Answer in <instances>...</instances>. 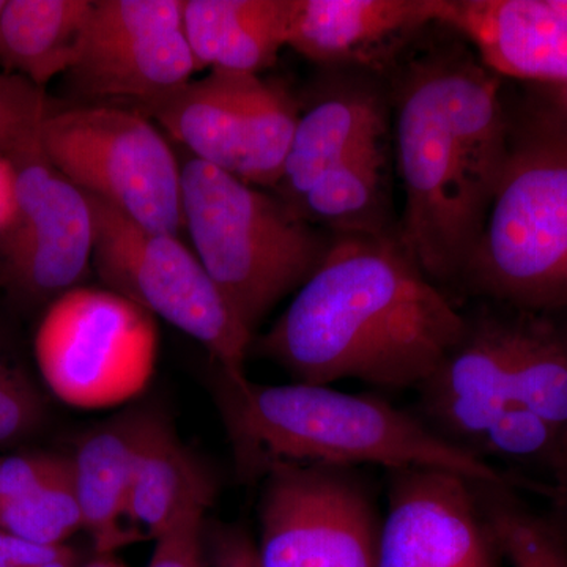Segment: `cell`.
<instances>
[{"instance_id": "8", "label": "cell", "mask_w": 567, "mask_h": 567, "mask_svg": "<svg viewBox=\"0 0 567 567\" xmlns=\"http://www.w3.org/2000/svg\"><path fill=\"white\" fill-rule=\"evenodd\" d=\"M33 350L55 398L74 409H111L151 382L158 328L151 312L122 295L78 286L52 300Z\"/></svg>"}, {"instance_id": "33", "label": "cell", "mask_w": 567, "mask_h": 567, "mask_svg": "<svg viewBox=\"0 0 567 567\" xmlns=\"http://www.w3.org/2000/svg\"><path fill=\"white\" fill-rule=\"evenodd\" d=\"M547 516L554 522L567 543V484L547 499Z\"/></svg>"}, {"instance_id": "24", "label": "cell", "mask_w": 567, "mask_h": 567, "mask_svg": "<svg viewBox=\"0 0 567 567\" xmlns=\"http://www.w3.org/2000/svg\"><path fill=\"white\" fill-rule=\"evenodd\" d=\"M84 528L71 458L40 486L0 506V529L41 546H63Z\"/></svg>"}, {"instance_id": "35", "label": "cell", "mask_w": 567, "mask_h": 567, "mask_svg": "<svg viewBox=\"0 0 567 567\" xmlns=\"http://www.w3.org/2000/svg\"><path fill=\"white\" fill-rule=\"evenodd\" d=\"M555 6L558 7V9H561L563 11H567V0H554Z\"/></svg>"}, {"instance_id": "29", "label": "cell", "mask_w": 567, "mask_h": 567, "mask_svg": "<svg viewBox=\"0 0 567 567\" xmlns=\"http://www.w3.org/2000/svg\"><path fill=\"white\" fill-rule=\"evenodd\" d=\"M65 546H41L0 529V567H33L70 554Z\"/></svg>"}, {"instance_id": "34", "label": "cell", "mask_w": 567, "mask_h": 567, "mask_svg": "<svg viewBox=\"0 0 567 567\" xmlns=\"http://www.w3.org/2000/svg\"><path fill=\"white\" fill-rule=\"evenodd\" d=\"M85 567H123L121 565H117V563L114 561H107V559H99V561H93L91 565H87Z\"/></svg>"}, {"instance_id": "10", "label": "cell", "mask_w": 567, "mask_h": 567, "mask_svg": "<svg viewBox=\"0 0 567 567\" xmlns=\"http://www.w3.org/2000/svg\"><path fill=\"white\" fill-rule=\"evenodd\" d=\"M259 567H377L383 514L358 468L276 464L262 477Z\"/></svg>"}, {"instance_id": "2", "label": "cell", "mask_w": 567, "mask_h": 567, "mask_svg": "<svg viewBox=\"0 0 567 567\" xmlns=\"http://www.w3.org/2000/svg\"><path fill=\"white\" fill-rule=\"evenodd\" d=\"M395 151L405 193L399 240L432 281L457 282L509 153L498 78L462 51L410 63L395 91Z\"/></svg>"}, {"instance_id": "18", "label": "cell", "mask_w": 567, "mask_h": 567, "mask_svg": "<svg viewBox=\"0 0 567 567\" xmlns=\"http://www.w3.org/2000/svg\"><path fill=\"white\" fill-rule=\"evenodd\" d=\"M155 416L147 410L123 413L89 432L71 457L84 529L99 550L128 539L122 520L128 518L134 468Z\"/></svg>"}, {"instance_id": "9", "label": "cell", "mask_w": 567, "mask_h": 567, "mask_svg": "<svg viewBox=\"0 0 567 567\" xmlns=\"http://www.w3.org/2000/svg\"><path fill=\"white\" fill-rule=\"evenodd\" d=\"M140 111L193 158L260 189L278 185L300 115L281 85L224 70H210Z\"/></svg>"}, {"instance_id": "22", "label": "cell", "mask_w": 567, "mask_h": 567, "mask_svg": "<svg viewBox=\"0 0 567 567\" xmlns=\"http://www.w3.org/2000/svg\"><path fill=\"white\" fill-rule=\"evenodd\" d=\"M210 499L212 486L199 464L156 415L134 468L128 520L155 539L194 503Z\"/></svg>"}, {"instance_id": "20", "label": "cell", "mask_w": 567, "mask_h": 567, "mask_svg": "<svg viewBox=\"0 0 567 567\" xmlns=\"http://www.w3.org/2000/svg\"><path fill=\"white\" fill-rule=\"evenodd\" d=\"M93 0H6L0 10V65L43 89L69 73Z\"/></svg>"}, {"instance_id": "21", "label": "cell", "mask_w": 567, "mask_h": 567, "mask_svg": "<svg viewBox=\"0 0 567 567\" xmlns=\"http://www.w3.org/2000/svg\"><path fill=\"white\" fill-rule=\"evenodd\" d=\"M292 210L306 223L322 224L334 235L393 234L388 216L385 140L336 164Z\"/></svg>"}, {"instance_id": "3", "label": "cell", "mask_w": 567, "mask_h": 567, "mask_svg": "<svg viewBox=\"0 0 567 567\" xmlns=\"http://www.w3.org/2000/svg\"><path fill=\"white\" fill-rule=\"evenodd\" d=\"M216 402L241 477L262 481L276 464L443 468L528 492L517 477L440 439L413 412L372 394L327 385H260L219 369Z\"/></svg>"}, {"instance_id": "14", "label": "cell", "mask_w": 567, "mask_h": 567, "mask_svg": "<svg viewBox=\"0 0 567 567\" xmlns=\"http://www.w3.org/2000/svg\"><path fill=\"white\" fill-rule=\"evenodd\" d=\"M516 341V309L491 305L466 317L461 341L416 388V415L440 439L475 454L496 417L514 404Z\"/></svg>"}, {"instance_id": "7", "label": "cell", "mask_w": 567, "mask_h": 567, "mask_svg": "<svg viewBox=\"0 0 567 567\" xmlns=\"http://www.w3.org/2000/svg\"><path fill=\"white\" fill-rule=\"evenodd\" d=\"M87 197L95 224L92 265L106 289L199 342L226 374H245L252 334L196 252L178 235L152 233Z\"/></svg>"}, {"instance_id": "6", "label": "cell", "mask_w": 567, "mask_h": 567, "mask_svg": "<svg viewBox=\"0 0 567 567\" xmlns=\"http://www.w3.org/2000/svg\"><path fill=\"white\" fill-rule=\"evenodd\" d=\"M40 145L48 162L87 196L152 233L181 234L182 163L140 110L112 103L52 110Z\"/></svg>"}, {"instance_id": "36", "label": "cell", "mask_w": 567, "mask_h": 567, "mask_svg": "<svg viewBox=\"0 0 567 567\" xmlns=\"http://www.w3.org/2000/svg\"><path fill=\"white\" fill-rule=\"evenodd\" d=\"M3 3H6V0H0V10H2Z\"/></svg>"}, {"instance_id": "16", "label": "cell", "mask_w": 567, "mask_h": 567, "mask_svg": "<svg viewBox=\"0 0 567 567\" xmlns=\"http://www.w3.org/2000/svg\"><path fill=\"white\" fill-rule=\"evenodd\" d=\"M431 22L436 0H292L287 47L322 65L375 66Z\"/></svg>"}, {"instance_id": "27", "label": "cell", "mask_w": 567, "mask_h": 567, "mask_svg": "<svg viewBox=\"0 0 567 567\" xmlns=\"http://www.w3.org/2000/svg\"><path fill=\"white\" fill-rule=\"evenodd\" d=\"M40 417L39 394L24 377L0 360V445L29 434Z\"/></svg>"}, {"instance_id": "28", "label": "cell", "mask_w": 567, "mask_h": 567, "mask_svg": "<svg viewBox=\"0 0 567 567\" xmlns=\"http://www.w3.org/2000/svg\"><path fill=\"white\" fill-rule=\"evenodd\" d=\"M66 457L32 454L0 458V506L28 494L54 475Z\"/></svg>"}, {"instance_id": "15", "label": "cell", "mask_w": 567, "mask_h": 567, "mask_svg": "<svg viewBox=\"0 0 567 567\" xmlns=\"http://www.w3.org/2000/svg\"><path fill=\"white\" fill-rule=\"evenodd\" d=\"M436 22L475 44L494 74L567 82V11L554 0H436Z\"/></svg>"}, {"instance_id": "19", "label": "cell", "mask_w": 567, "mask_h": 567, "mask_svg": "<svg viewBox=\"0 0 567 567\" xmlns=\"http://www.w3.org/2000/svg\"><path fill=\"white\" fill-rule=\"evenodd\" d=\"M292 0H183L197 71L260 74L287 47Z\"/></svg>"}, {"instance_id": "26", "label": "cell", "mask_w": 567, "mask_h": 567, "mask_svg": "<svg viewBox=\"0 0 567 567\" xmlns=\"http://www.w3.org/2000/svg\"><path fill=\"white\" fill-rule=\"evenodd\" d=\"M208 505L210 503H194L155 537L148 567H204L203 527Z\"/></svg>"}, {"instance_id": "32", "label": "cell", "mask_w": 567, "mask_h": 567, "mask_svg": "<svg viewBox=\"0 0 567 567\" xmlns=\"http://www.w3.org/2000/svg\"><path fill=\"white\" fill-rule=\"evenodd\" d=\"M529 92L535 93L537 99L567 126V82L529 84Z\"/></svg>"}, {"instance_id": "25", "label": "cell", "mask_w": 567, "mask_h": 567, "mask_svg": "<svg viewBox=\"0 0 567 567\" xmlns=\"http://www.w3.org/2000/svg\"><path fill=\"white\" fill-rule=\"evenodd\" d=\"M52 111L43 89L0 73V152L11 159L39 151L41 126Z\"/></svg>"}, {"instance_id": "13", "label": "cell", "mask_w": 567, "mask_h": 567, "mask_svg": "<svg viewBox=\"0 0 567 567\" xmlns=\"http://www.w3.org/2000/svg\"><path fill=\"white\" fill-rule=\"evenodd\" d=\"M18 212L0 235L3 268L33 297H61L78 287L93 259L95 224L87 194L55 169L43 151L13 159Z\"/></svg>"}, {"instance_id": "23", "label": "cell", "mask_w": 567, "mask_h": 567, "mask_svg": "<svg viewBox=\"0 0 567 567\" xmlns=\"http://www.w3.org/2000/svg\"><path fill=\"white\" fill-rule=\"evenodd\" d=\"M477 498L511 567H567V543L547 513L502 484L475 483Z\"/></svg>"}, {"instance_id": "5", "label": "cell", "mask_w": 567, "mask_h": 567, "mask_svg": "<svg viewBox=\"0 0 567 567\" xmlns=\"http://www.w3.org/2000/svg\"><path fill=\"white\" fill-rule=\"evenodd\" d=\"M182 205L193 251L252 336L330 248L279 197L193 156L182 163Z\"/></svg>"}, {"instance_id": "1", "label": "cell", "mask_w": 567, "mask_h": 567, "mask_svg": "<svg viewBox=\"0 0 567 567\" xmlns=\"http://www.w3.org/2000/svg\"><path fill=\"white\" fill-rule=\"evenodd\" d=\"M466 317L399 235H333L322 262L257 341L293 382L416 390L461 341Z\"/></svg>"}, {"instance_id": "17", "label": "cell", "mask_w": 567, "mask_h": 567, "mask_svg": "<svg viewBox=\"0 0 567 567\" xmlns=\"http://www.w3.org/2000/svg\"><path fill=\"white\" fill-rule=\"evenodd\" d=\"M385 134V102L374 82H338L298 115L276 196L292 208L336 164Z\"/></svg>"}, {"instance_id": "30", "label": "cell", "mask_w": 567, "mask_h": 567, "mask_svg": "<svg viewBox=\"0 0 567 567\" xmlns=\"http://www.w3.org/2000/svg\"><path fill=\"white\" fill-rule=\"evenodd\" d=\"M215 567H259L256 544L240 532L224 535L216 551Z\"/></svg>"}, {"instance_id": "4", "label": "cell", "mask_w": 567, "mask_h": 567, "mask_svg": "<svg viewBox=\"0 0 567 567\" xmlns=\"http://www.w3.org/2000/svg\"><path fill=\"white\" fill-rule=\"evenodd\" d=\"M509 117V153L458 284L488 303L567 317V126L535 93Z\"/></svg>"}, {"instance_id": "31", "label": "cell", "mask_w": 567, "mask_h": 567, "mask_svg": "<svg viewBox=\"0 0 567 567\" xmlns=\"http://www.w3.org/2000/svg\"><path fill=\"white\" fill-rule=\"evenodd\" d=\"M18 212L17 164L0 152V235L13 224Z\"/></svg>"}, {"instance_id": "11", "label": "cell", "mask_w": 567, "mask_h": 567, "mask_svg": "<svg viewBox=\"0 0 567 567\" xmlns=\"http://www.w3.org/2000/svg\"><path fill=\"white\" fill-rule=\"evenodd\" d=\"M197 73L183 28V0H93L66 87L85 104L136 106Z\"/></svg>"}, {"instance_id": "12", "label": "cell", "mask_w": 567, "mask_h": 567, "mask_svg": "<svg viewBox=\"0 0 567 567\" xmlns=\"http://www.w3.org/2000/svg\"><path fill=\"white\" fill-rule=\"evenodd\" d=\"M475 483L443 468L391 470L377 567H502Z\"/></svg>"}]
</instances>
